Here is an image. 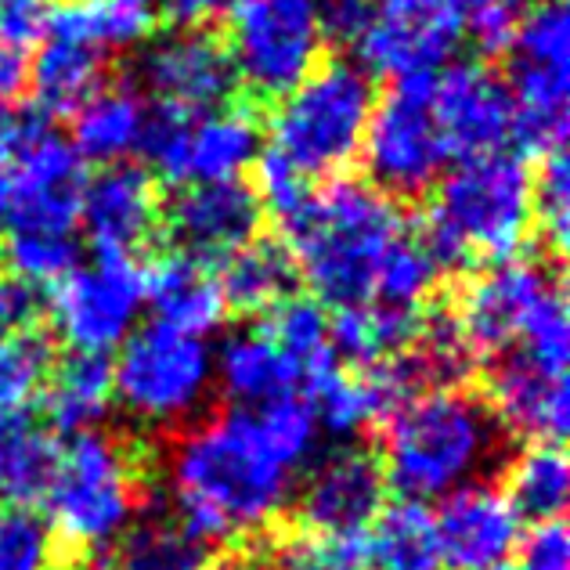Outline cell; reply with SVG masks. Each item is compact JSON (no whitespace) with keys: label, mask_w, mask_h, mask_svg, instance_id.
Returning <instances> with one entry per match:
<instances>
[{"label":"cell","mask_w":570,"mask_h":570,"mask_svg":"<svg viewBox=\"0 0 570 570\" xmlns=\"http://www.w3.org/2000/svg\"><path fill=\"white\" fill-rule=\"evenodd\" d=\"M462 29L473 33L484 48H502L513 37L520 14L528 11V0H452Z\"/></svg>","instance_id":"41"},{"label":"cell","mask_w":570,"mask_h":570,"mask_svg":"<svg viewBox=\"0 0 570 570\" xmlns=\"http://www.w3.org/2000/svg\"><path fill=\"white\" fill-rule=\"evenodd\" d=\"M51 11V0H0V43L26 51L29 43L43 40Z\"/></svg>","instance_id":"45"},{"label":"cell","mask_w":570,"mask_h":570,"mask_svg":"<svg viewBox=\"0 0 570 570\" xmlns=\"http://www.w3.org/2000/svg\"><path fill=\"white\" fill-rule=\"evenodd\" d=\"M105 58L80 48V43L43 33V43L29 62V87L37 109L43 112H77L80 105L101 91Z\"/></svg>","instance_id":"31"},{"label":"cell","mask_w":570,"mask_h":570,"mask_svg":"<svg viewBox=\"0 0 570 570\" xmlns=\"http://www.w3.org/2000/svg\"><path fill=\"white\" fill-rule=\"evenodd\" d=\"M372 570H441L438 520L426 502L397 499L380 509L365 531Z\"/></svg>","instance_id":"29"},{"label":"cell","mask_w":570,"mask_h":570,"mask_svg":"<svg viewBox=\"0 0 570 570\" xmlns=\"http://www.w3.org/2000/svg\"><path fill=\"white\" fill-rule=\"evenodd\" d=\"M214 390V347L163 322L138 325L112 362V401L145 426H181Z\"/></svg>","instance_id":"7"},{"label":"cell","mask_w":570,"mask_h":570,"mask_svg":"<svg viewBox=\"0 0 570 570\" xmlns=\"http://www.w3.org/2000/svg\"><path fill=\"white\" fill-rule=\"evenodd\" d=\"M509 43L513 141L528 153H560L570 101V14L563 0H542L520 14Z\"/></svg>","instance_id":"8"},{"label":"cell","mask_w":570,"mask_h":570,"mask_svg":"<svg viewBox=\"0 0 570 570\" xmlns=\"http://www.w3.org/2000/svg\"><path fill=\"white\" fill-rule=\"evenodd\" d=\"M156 29L153 0H69L51 11L48 33L95 55L141 48Z\"/></svg>","instance_id":"25"},{"label":"cell","mask_w":570,"mask_h":570,"mask_svg":"<svg viewBox=\"0 0 570 570\" xmlns=\"http://www.w3.org/2000/svg\"><path fill=\"white\" fill-rule=\"evenodd\" d=\"M148 124H153V109L138 87H101L72 112L69 145L80 159L116 167L145 148Z\"/></svg>","instance_id":"23"},{"label":"cell","mask_w":570,"mask_h":570,"mask_svg":"<svg viewBox=\"0 0 570 570\" xmlns=\"http://www.w3.org/2000/svg\"><path fill=\"white\" fill-rule=\"evenodd\" d=\"M48 531L58 549L105 557L141 513V476L134 448L105 430H80L58 444L48 494Z\"/></svg>","instance_id":"5"},{"label":"cell","mask_w":570,"mask_h":570,"mask_svg":"<svg viewBox=\"0 0 570 570\" xmlns=\"http://www.w3.org/2000/svg\"><path fill=\"white\" fill-rule=\"evenodd\" d=\"M491 570H520V567H513V563H502V567H491Z\"/></svg>","instance_id":"49"},{"label":"cell","mask_w":570,"mask_h":570,"mask_svg":"<svg viewBox=\"0 0 570 570\" xmlns=\"http://www.w3.org/2000/svg\"><path fill=\"white\" fill-rule=\"evenodd\" d=\"M368 14V0H318V22L325 40H357Z\"/></svg>","instance_id":"46"},{"label":"cell","mask_w":570,"mask_h":570,"mask_svg":"<svg viewBox=\"0 0 570 570\" xmlns=\"http://www.w3.org/2000/svg\"><path fill=\"white\" fill-rule=\"evenodd\" d=\"M264 333L272 336L282 354L289 357L299 372V390L311 380H318L322 372L340 365V357L333 354L328 343V314L314 296H285L282 304L267 311Z\"/></svg>","instance_id":"34"},{"label":"cell","mask_w":570,"mask_h":570,"mask_svg":"<svg viewBox=\"0 0 570 570\" xmlns=\"http://www.w3.org/2000/svg\"><path fill=\"white\" fill-rule=\"evenodd\" d=\"M484 404L499 426L531 438L534 444H563L570 430L567 372H549L517 351L494 357Z\"/></svg>","instance_id":"21"},{"label":"cell","mask_w":570,"mask_h":570,"mask_svg":"<svg viewBox=\"0 0 570 570\" xmlns=\"http://www.w3.org/2000/svg\"><path fill=\"white\" fill-rule=\"evenodd\" d=\"M138 87L163 112H217L238 91L228 43L206 29L156 37L138 58Z\"/></svg>","instance_id":"14"},{"label":"cell","mask_w":570,"mask_h":570,"mask_svg":"<svg viewBox=\"0 0 570 570\" xmlns=\"http://www.w3.org/2000/svg\"><path fill=\"white\" fill-rule=\"evenodd\" d=\"M170 11V19L185 29H199L203 22H209L214 14L228 11V0H163Z\"/></svg>","instance_id":"48"},{"label":"cell","mask_w":570,"mask_h":570,"mask_svg":"<svg viewBox=\"0 0 570 570\" xmlns=\"http://www.w3.org/2000/svg\"><path fill=\"white\" fill-rule=\"evenodd\" d=\"M112 409V362L109 354H77L51 368L43 386V412L55 433L95 430Z\"/></svg>","instance_id":"28"},{"label":"cell","mask_w":570,"mask_h":570,"mask_svg":"<svg viewBox=\"0 0 570 570\" xmlns=\"http://www.w3.org/2000/svg\"><path fill=\"white\" fill-rule=\"evenodd\" d=\"M433 112L452 163L505 153L513 141V101L505 83L476 62H448L433 72Z\"/></svg>","instance_id":"16"},{"label":"cell","mask_w":570,"mask_h":570,"mask_svg":"<svg viewBox=\"0 0 570 570\" xmlns=\"http://www.w3.org/2000/svg\"><path fill=\"white\" fill-rule=\"evenodd\" d=\"M433 520H438L441 563L448 570L502 567L523 538V520L505 499V491L480 484V480L444 494L441 505L433 509Z\"/></svg>","instance_id":"19"},{"label":"cell","mask_w":570,"mask_h":570,"mask_svg":"<svg viewBox=\"0 0 570 570\" xmlns=\"http://www.w3.org/2000/svg\"><path fill=\"white\" fill-rule=\"evenodd\" d=\"M296 267L278 243H249L220 264L217 289L228 311L261 314L293 296Z\"/></svg>","instance_id":"32"},{"label":"cell","mask_w":570,"mask_h":570,"mask_svg":"<svg viewBox=\"0 0 570 570\" xmlns=\"http://www.w3.org/2000/svg\"><path fill=\"white\" fill-rule=\"evenodd\" d=\"M438 278H441V264L430 253V246L419 235L404 232L386 253L372 299L401 311H423L430 293L438 289Z\"/></svg>","instance_id":"36"},{"label":"cell","mask_w":570,"mask_h":570,"mask_svg":"<svg viewBox=\"0 0 570 570\" xmlns=\"http://www.w3.org/2000/svg\"><path fill=\"white\" fill-rule=\"evenodd\" d=\"M257 199H261V206H267L272 214L282 220V217H289L293 209L307 199V181L299 177L289 163H285L282 156H275L272 148L257 159Z\"/></svg>","instance_id":"42"},{"label":"cell","mask_w":570,"mask_h":570,"mask_svg":"<svg viewBox=\"0 0 570 570\" xmlns=\"http://www.w3.org/2000/svg\"><path fill=\"white\" fill-rule=\"evenodd\" d=\"M419 328H423V311H401L380 299H365V304L336 307L328 318V343L336 357L372 368L409 351L419 340Z\"/></svg>","instance_id":"27"},{"label":"cell","mask_w":570,"mask_h":570,"mask_svg":"<svg viewBox=\"0 0 570 570\" xmlns=\"http://www.w3.org/2000/svg\"><path fill=\"white\" fill-rule=\"evenodd\" d=\"M62 438L37 426L33 412L0 415V502L11 509H33L43 502Z\"/></svg>","instance_id":"26"},{"label":"cell","mask_w":570,"mask_h":570,"mask_svg":"<svg viewBox=\"0 0 570 570\" xmlns=\"http://www.w3.org/2000/svg\"><path fill=\"white\" fill-rule=\"evenodd\" d=\"M40 311H43V296L37 285L22 282L11 272H0V340L33 333Z\"/></svg>","instance_id":"44"},{"label":"cell","mask_w":570,"mask_h":570,"mask_svg":"<svg viewBox=\"0 0 570 570\" xmlns=\"http://www.w3.org/2000/svg\"><path fill=\"white\" fill-rule=\"evenodd\" d=\"M109 570H206L209 546L181 528L174 513H138L124 538L105 552Z\"/></svg>","instance_id":"30"},{"label":"cell","mask_w":570,"mask_h":570,"mask_svg":"<svg viewBox=\"0 0 570 570\" xmlns=\"http://www.w3.org/2000/svg\"><path fill=\"white\" fill-rule=\"evenodd\" d=\"M552 285H560V275L542 261H502L488 264L476 278L466 282L452 311L455 328L470 354L499 357L517 343L523 322L534 311Z\"/></svg>","instance_id":"15"},{"label":"cell","mask_w":570,"mask_h":570,"mask_svg":"<svg viewBox=\"0 0 570 570\" xmlns=\"http://www.w3.org/2000/svg\"><path fill=\"white\" fill-rule=\"evenodd\" d=\"M278 570H372L365 534L354 538H325L299 531L278 546Z\"/></svg>","instance_id":"39"},{"label":"cell","mask_w":570,"mask_h":570,"mask_svg":"<svg viewBox=\"0 0 570 570\" xmlns=\"http://www.w3.org/2000/svg\"><path fill=\"white\" fill-rule=\"evenodd\" d=\"M502 452V426L466 390H426L386 419L380 470L397 499H444L473 484Z\"/></svg>","instance_id":"3"},{"label":"cell","mask_w":570,"mask_h":570,"mask_svg":"<svg viewBox=\"0 0 570 570\" xmlns=\"http://www.w3.org/2000/svg\"><path fill=\"white\" fill-rule=\"evenodd\" d=\"M372 185L383 195H423L441 181L452 153L433 112V72L394 80L376 101L362 141Z\"/></svg>","instance_id":"9"},{"label":"cell","mask_w":570,"mask_h":570,"mask_svg":"<svg viewBox=\"0 0 570 570\" xmlns=\"http://www.w3.org/2000/svg\"><path fill=\"white\" fill-rule=\"evenodd\" d=\"M318 0H238L228 55L238 83L261 98H282L322 58Z\"/></svg>","instance_id":"10"},{"label":"cell","mask_w":570,"mask_h":570,"mask_svg":"<svg viewBox=\"0 0 570 570\" xmlns=\"http://www.w3.org/2000/svg\"><path fill=\"white\" fill-rule=\"evenodd\" d=\"M55 368L51 343L40 333L0 340V415L33 412Z\"/></svg>","instance_id":"37"},{"label":"cell","mask_w":570,"mask_h":570,"mask_svg":"<svg viewBox=\"0 0 570 570\" xmlns=\"http://www.w3.org/2000/svg\"><path fill=\"white\" fill-rule=\"evenodd\" d=\"M376 109L372 77L347 58L314 66L272 116V153L314 181L336 177L362 156V141Z\"/></svg>","instance_id":"6"},{"label":"cell","mask_w":570,"mask_h":570,"mask_svg":"<svg viewBox=\"0 0 570 570\" xmlns=\"http://www.w3.org/2000/svg\"><path fill=\"white\" fill-rule=\"evenodd\" d=\"M58 546L33 509H0V570H58Z\"/></svg>","instance_id":"38"},{"label":"cell","mask_w":570,"mask_h":570,"mask_svg":"<svg viewBox=\"0 0 570 570\" xmlns=\"http://www.w3.org/2000/svg\"><path fill=\"white\" fill-rule=\"evenodd\" d=\"M531 199H534V224H542V235L549 238L552 253L560 257L567 249V232H570V170L563 148L542 156V174L534 177Z\"/></svg>","instance_id":"40"},{"label":"cell","mask_w":570,"mask_h":570,"mask_svg":"<svg viewBox=\"0 0 570 570\" xmlns=\"http://www.w3.org/2000/svg\"><path fill=\"white\" fill-rule=\"evenodd\" d=\"M534 177L513 153H491L455 163L441 177L419 238L441 267L513 261L534 228Z\"/></svg>","instance_id":"4"},{"label":"cell","mask_w":570,"mask_h":570,"mask_svg":"<svg viewBox=\"0 0 570 570\" xmlns=\"http://www.w3.org/2000/svg\"><path fill=\"white\" fill-rule=\"evenodd\" d=\"M214 383L235 409H264V404L299 394V372L282 347L257 328H238L214 351Z\"/></svg>","instance_id":"22"},{"label":"cell","mask_w":570,"mask_h":570,"mask_svg":"<svg viewBox=\"0 0 570 570\" xmlns=\"http://www.w3.org/2000/svg\"><path fill=\"white\" fill-rule=\"evenodd\" d=\"M502 491L520 520H560L570 494V462L563 444H531L509 466Z\"/></svg>","instance_id":"35"},{"label":"cell","mask_w":570,"mask_h":570,"mask_svg":"<svg viewBox=\"0 0 570 570\" xmlns=\"http://www.w3.org/2000/svg\"><path fill=\"white\" fill-rule=\"evenodd\" d=\"M145 272L130 257H95L55 282L51 318L77 354H109L138 328Z\"/></svg>","instance_id":"12"},{"label":"cell","mask_w":570,"mask_h":570,"mask_svg":"<svg viewBox=\"0 0 570 570\" xmlns=\"http://www.w3.org/2000/svg\"><path fill=\"white\" fill-rule=\"evenodd\" d=\"M318 419L304 394L264 409H228L170 448V505L203 546L267 528L293 494V476L318 448Z\"/></svg>","instance_id":"1"},{"label":"cell","mask_w":570,"mask_h":570,"mask_svg":"<svg viewBox=\"0 0 570 570\" xmlns=\"http://www.w3.org/2000/svg\"><path fill=\"white\" fill-rule=\"evenodd\" d=\"M29 87V58L22 48H8L0 43V109H11Z\"/></svg>","instance_id":"47"},{"label":"cell","mask_w":570,"mask_h":570,"mask_svg":"<svg viewBox=\"0 0 570 570\" xmlns=\"http://www.w3.org/2000/svg\"><path fill=\"white\" fill-rule=\"evenodd\" d=\"M462 19L452 0H368L365 26L354 48L362 69L380 77H419L452 62L462 40Z\"/></svg>","instance_id":"13"},{"label":"cell","mask_w":570,"mask_h":570,"mask_svg":"<svg viewBox=\"0 0 570 570\" xmlns=\"http://www.w3.org/2000/svg\"><path fill=\"white\" fill-rule=\"evenodd\" d=\"M145 299L153 304L156 322L203 340H209V333L228 314L217 289V275L206 264L185 257V253H170V257H159L148 267Z\"/></svg>","instance_id":"24"},{"label":"cell","mask_w":570,"mask_h":570,"mask_svg":"<svg viewBox=\"0 0 570 570\" xmlns=\"http://www.w3.org/2000/svg\"><path fill=\"white\" fill-rule=\"evenodd\" d=\"M235 4H238V0H228V11H232V8H235Z\"/></svg>","instance_id":"50"},{"label":"cell","mask_w":570,"mask_h":570,"mask_svg":"<svg viewBox=\"0 0 570 570\" xmlns=\"http://www.w3.org/2000/svg\"><path fill=\"white\" fill-rule=\"evenodd\" d=\"M520 570H570V534L567 523L542 520L520 538Z\"/></svg>","instance_id":"43"},{"label":"cell","mask_w":570,"mask_h":570,"mask_svg":"<svg viewBox=\"0 0 570 570\" xmlns=\"http://www.w3.org/2000/svg\"><path fill=\"white\" fill-rule=\"evenodd\" d=\"M282 232L296 278L311 285L314 299L351 307L372 299L386 253L409 232V224L397 203L376 185L340 177L307 191V199L282 217Z\"/></svg>","instance_id":"2"},{"label":"cell","mask_w":570,"mask_h":570,"mask_svg":"<svg viewBox=\"0 0 570 570\" xmlns=\"http://www.w3.org/2000/svg\"><path fill=\"white\" fill-rule=\"evenodd\" d=\"M141 153L177 188L238 181L261 159V130L238 109H217L199 116L153 109Z\"/></svg>","instance_id":"11"},{"label":"cell","mask_w":570,"mask_h":570,"mask_svg":"<svg viewBox=\"0 0 570 570\" xmlns=\"http://www.w3.org/2000/svg\"><path fill=\"white\" fill-rule=\"evenodd\" d=\"M304 390L311 412L318 419V430L333 433V438H354V433H362L390 415L376 380L365 368L351 372L343 365H333L318 380H311Z\"/></svg>","instance_id":"33"},{"label":"cell","mask_w":570,"mask_h":570,"mask_svg":"<svg viewBox=\"0 0 570 570\" xmlns=\"http://www.w3.org/2000/svg\"><path fill=\"white\" fill-rule=\"evenodd\" d=\"M264 206L243 181L191 185L167 206V232L185 257L199 264H224L238 249L257 243Z\"/></svg>","instance_id":"17"},{"label":"cell","mask_w":570,"mask_h":570,"mask_svg":"<svg viewBox=\"0 0 570 570\" xmlns=\"http://www.w3.org/2000/svg\"><path fill=\"white\" fill-rule=\"evenodd\" d=\"M386 505L380 459L365 448H340L311 470L299 494V528L325 538H354L372 528Z\"/></svg>","instance_id":"18"},{"label":"cell","mask_w":570,"mask_h":570,"mask_svg":"<svg viewBox=\"0 0 570 570\" xmlns=\"http://www.w3.org/2000/svg\"><path fill=\"white\" fill-rule=\"evenodd\" d=\"M159 224V195L148 170L134 163L105 167L95 181H83L80 228L98 257H130L153 238Z\"/></svg>","instance_id":"20"}]
</instances>
